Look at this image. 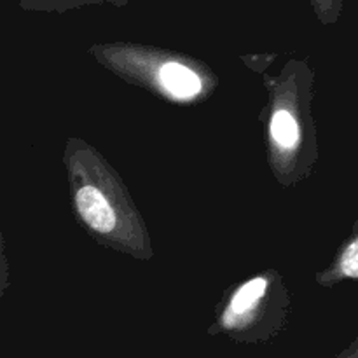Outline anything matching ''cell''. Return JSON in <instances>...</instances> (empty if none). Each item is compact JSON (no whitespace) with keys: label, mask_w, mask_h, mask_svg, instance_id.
<instances>
[{"label":"cell","mask_w":358,"mask_h":358,"mask_svg":"<svg viewBox=\"0 0 358 358\" xmlns=\"http://www.w3.org/2000/svg\"><path fill=\"white\" fill-rule=\"evenodd\" d=\"M24 9H66V7L80 6V3H94L103 0H20ZM114 3H126L128 0H107Z\"/></svg>","instance_id":"obj_6"},{"label":"cell","mask_w":358,"mask_h":358,"mask_svg":"<svg viewBox=\"0 0 358 358\" xmlns=\"http://www.w3.org/2000/svg\"><path fill=\"white\" fill-rule=\"evenodd\" d=\"M266 287L268 282L266 278H254L248 283H245L234 297L231 299L229 308H227L226 315H224V325L226 327H236L240 324V318H243L245 315L250 313L255 306H257L259 301L264 297Z\"/></svg>","instance_id":"obj_2"},{"label":"cell","mask_w":358,"mask_h":358,"mask_svg":"<svg viewBox=\"0 0 358 358\" xmlns=\"http://www.w3.org/2000/svg\"><path fill=\"white\" fill-rule=\"evenodd\" d=\"M338 358H358V339L355 343H353L352 346H350L348 350H346L345 353H341Z\"/></svg>","instance_id":"obj_8"},{"label":"cell","mask_w":358,"mask_h":358,"mask_svg":"<svg viewBox=\"0 0 358 358\" xmlns=\"http://www.w3.org/2000/svg\"><path fill=\"white\" fill-rule=\"evenodd\" d=\"M271 135L283 149H294L299 143L301 129L296 117L289 110H278L273 115Z\"/></svg>","instance_id":"obj_5"},{"label":"cell","mask_w":358,"mask_h":358,"mask_svg":"<svg viewBox=\"0 0 358 358\" xmlns=\"http://www.w3.org/2000/svg\"><path fill=\"white\" fill-rule=\"evenodd\" d=\"M345 0H311L315 13L324 23H334L339 20Z\"/></svg>","instance_id":"obj_7"},{"label":"cell","mask_w":358,"mask_h":358,"mask_svg":"<svg viewBox=\"0 0 358 358\" xmlns=\"http://www.w3.org/2000/svg\"><path fill=\"white\" fill-rule=\"evenodd\" d=\"M76 205L80 217L84 219V222L93 231L107 234L114 229V210H112V206L108 205L105 196L98 189L91 187V185L80 187L76 194Z\"/></svg>","instance_id":"obj_1"},{"label":"cell","mask_w":358,"mask_h":358,"mask_svg":"<svg viewBox=\"0 0 358 358\" xmlns=\"http://www.w3.org/2000/svg\"><path fill=\"white\" fill-rule=\"evenodd\" d=\"M329 278L332 282H336V280H353V282H358V220L350 240L338 252V257H336L334 264H332Z\"/></svg>","instance_id":"obj_4"},{"label":"cell","mask_w":358,"mask_h":358,"mask_svg":"<svg viewBox=\"0 0 358 358\" xmlns=\"http://www.w3.org/2000/svg\"><path fill=\"white\" fill-rule=\"evenodd\" d=\"M161 79L164 87L177 98H192L201 91L198 73L177 62H168L161 66Z\"/></svg>","instance_id":"obj_3"}]
</instances>
